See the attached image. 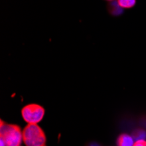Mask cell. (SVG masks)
Instances as JSON below:
<instances>
[{"label":"cell","instance_id":"obj_2","mask_svg":"<svg viewBox=\"0 0 146 146\" xmlns=\"http://www.w3.org/2000/svg\"><path fill=\"white\" fill-rule=\"evenodd\" d=\"M23 142L25 146H45L46 138L38 124H27L23 129Z\"/></svg>","mask_w":146,"mask_h":146},{"label":"cell","instance_id":"obj_1","mask_svg":"<svg viewBox=\"0 0 146 146\" xmlns=\"http://www.w3.org/2000/svg\"><path fill=\"white\" fill-rule=\"evenodd\" d=\"M0 140L5 146H21L23 142V130L16 124H7L3 121L0 127Z\"/></svg>","mask_w":146,"mask_h":146},{"label":"cell","instance_id":"obj_9","mask_svg":"<svg viewBox=\"0 0 146 146\" xmlns=\"http://www.w3.org/2000/svg\"><path fill=\"white\" fill-rule=\"evenodd\" d=\"M109 2H114V1H116V0H107Z\"/></svg>","mask_w":146,"mask_h":146},{"label":"cell","instance_id":"obj_8","mask_svg":"<svg viewBox=\"0 0 146 146\" xmlns=\"http://www.w3.org/2000/svg\"><path fill=\"white\" fill-rule=\"evenodd\" d=\"M134 146H146V141L145 140L136 141L135 143H134Z\"/></svg>","mask_w":146,"mask_h":146},{"label":"cell","instance_id":"obj_3","mask_svg":"<svg viewBox=\"0 0 146 146\" xmlns=\"http://www.w3.org/2000/svg\"><path fill=\"white\" fill-rule=\"evenodd\" d=\"M22 117L28 124H38L45 115V110L38 104H28L22 109Z\"/></svg>","mask_w":146,"mask_h":146},{"label":"cell","instance_id":"obj_4","mask_svg":"<svg viewBox=\"0 0 146 146\" xmlns=\"http://www.w3.org/2000/svg\"><path fill=\"white\" fill-rule=\"evenodd\" d=\"M135 139L129 134H122L117 139V146H134Z\"/></svg>","mask_w":146,"mask_h":146},{"label":"cell","instance_id":"obj_6","mask_svg":"<svg viewBox=\"0 0 146 146\" xmlns=\"http://www.w3.org/2000/svg\"><path fill=\"white\" fill-rule=\"evenodd\" d=\"M123 9H122L119 5L117 4L116 1H114V2H110V12L113 15H120L123 13Z\"/></svg>","mask_w":146,"mask_h":146},{"label":"cell","instance_id":"obj_7","mask_svg":"<svg viewBox=\"0 0 146 146\" xmlns=\"http://www.w3.org/2000/svg\"><path fill=\"white\" fill-rule=\"evenodd\" d=\"M133 138L135 139V141H138V140H145L146 138V132L143 129H137L133 135H132Z\"/></svg>","mask_w":146,"mask_h":146},{"label":"cell","instance_id":"obj_5","mask_svg":"<svg viewBox=\"0 0 146 146\" xmlns=\"http://www.w3.org/2000/svg\"><path fill=\"white\" fill-rule=\"evenodd\" d=\"M116 2L119 6L124 10L134 7L137 3V0H116Z\"/></svg>","mask_w":146,"mask_h":146}]
</instances>
